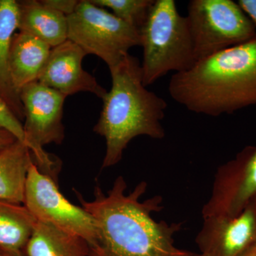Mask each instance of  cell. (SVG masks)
I'll use <instances>...</instances> for the list:
<instances>
[{"instance_id":"6da1fadb","label":"cell","mask_w":256,"mask_h":256,"mask_svg":"<svg viewBox=\"0 0 256 256\" xmlns=\"http://www.w3.org/2000/svg\"><path fill=\"white\" fill-rule=\"evenodd\" d=\"M124 176L114 180L104 193L96 186L94 200L88 202L76 193L82 207L95 220L97 240L89 246V256H192L193 252L178 248L174 236L182 223L156 222L152 214L162 210V198L151 197L141 201L148 188L140 182L126 193Z\"/></svg>"},{"instance_id":"7a4b0ae2","label":"cell","mask_w":256,"mask_h":256,"mask_svg":"<svg viewBox=\"0 0 256 256\" xmlns=\"http://www.w3.org/2000/svg\"><path fill=\"white\" fill-rule=\"evenodd\" d=\"M175 102L197 114L218 117L256 104V35L173 74Z\"/></svg>"},{"instance_id":"3957f363","label":"cell","mask_w":256,"mask_h":256,"mask_svg":"<svg viewBox=\"0 0 256 256\" xmlns=\"http://www.w3.org/2000/svg\"><path fill=\"white\" fill-rule=\"evenodd\" d=\"M110 72L112 86L102 99L100 118L94 128L106 140L102 169L119 163L134 138L163 139L162 121L168 108L164 99L144 86L140 62L136 57L128 54Z\"/></svg>"},{"instance_id":"277c9868","label":"cell","mask_w":256,"mask_h":256,"mask_svg":"<svg viewBox=\"0 0 256 256\" xmlns=\"http://www.w3.org/2000/svg\"><path fill=\"white\" fill-rule=\"evenodd\" d=\"M140 34L144 86L170 72H185L196 63L188 20L180 14L174 0H154Z\"/></svg>"},{"instance_id":"5b68a950","label":"cell","mask_w":256,"mask_h":256,"mask_svg":"<svg viewBox=\"0 0 256 256\" xmlns=\"http://www.w3.org/2000/svg\"><path fill=\"white\" fill-rule=\"evenodd\" d=\"M188 20L196 62L256 35V26L232 0H191Z\"/></svg>"},{"instance_id":"8992f818","label":"cell","mask_w":256,"mask_h":256,"mask_svg":"<svg viewBox=\"0 0 256 256\" xmlns=\"http://www.w3.org/2000/svg\"><path fill=\"white\" fill-rule=\"evenodd\" d=\"M68 40L86 54L97 56L108 66H116L134 46H141L140 30L90 0L79 1L67 16Z\"/></svg>"},{"instance_id":"52a82bcc","label":"cell","mask_w":256,"mask_h":256,"mask_svg":"<svg viewBox=\"0 0 256 256\" xmlns=\"http://www.w3.org/2000/svg\"><path fill=\"white\" fill-rule=\"evenodd\" d=\"M20 95L24 111L25 144L38 170L55 180L58 162L44 146L63 142L64 105L67 96L38 82L24 86Z\"/></svg>"},{"instance_id":"ba28073f","label":"cell","mask_w":256,"mask_h":256,"mask_svg":"<svg viewBox=\"0 0 256 256\" xmlns=\"http://www.w3.org/2000/svg\"><path fill=\"white\" fill-rule=\"evenodd\" d=\"M23 205L38 222L82 237L89 246L97 240L94 218L82 207L67 200L55 180L42 173L34 162L28 169Z\"/></svg>"},{"instance_id":"9c48e42d","label":"cell","mask_w":256,"mask_h":256,"mask_svg":"<svg viewBox=\"0 0 256 256\" xmlns=\"http://www.w3.org/2000/svg\"><path fill=\"white\" fill-rule=\"evenodd\" d=\"M255 196L256 146H247L217 169L202 216H236Z\"/></svg>"},{"instance_id":"30bf717a","label":"cell","mask_w":256,"mask_h":256,"mask_svg":"<svg viewBox=\"0 0 256 256\" xmlns=\"http://www.w3.org/2000/svg\"><path fill=\"white\" fill-rule=\"evenodd\" d=\"M202 254L239 256L256 244V196L238 215L204 218L195 239Z\"/></svg>"},{"instance_id":"8fae6325","label":"cell","mask_w":256,"mask_h":256,"mask_svg":"<svg viewBox=\"0 0 256 256\" xmlns=\"http://www.w3.org/2000/svg\"><path fill=\"white\" fill-rule=\"evenodd\" d=\"M86 55L80 46L68 40L53 47L37 82L66 96L89 92L104 98L107 90L82 68V60Z\"/></svg>"},{"instance_id":"7c38bea8","label":"cell","mask_w":256,"mask_h":256,"mask_svg":"<svg viewBox=\"0 0 256 256\" xmlns=\"http://www.w3.org/2000/svg\"><path fill=\"white\" fill-rule=\"evenodd\" d=\"M18 2V31L36 37L52 48L68 40L67 16L38 0Z\"/></svg>"},{"instance_id":"4fadbf2b","label":"cell","mask_w":256,"mask_h":256,"mask_svg":"<svg viewBox=\"0 0 256 256\" xmlns=\"http://www.w3.org/2000/svg\"><path fill=\"white\" fill-rule=\"evenodd\" d=\"M52 47L24 32H15L10 45V69L16 90L37 82L38 75L50 56Z\"/></svg>"},{"instance_id":"5bb4252c","label":"cell","mask_w":256,"mask_h":256,"mask_svg":"<svg viewBox=\"0 0 256 256\" xmlns=\"http://www.w3.org/2000/svg\"><path fill=\"white\" fill-rule=\"evenodd\" d=\"M18 30V6L16 0H0V99L22 122L24 111L12 80L10 69V45Z\"/></svg>"},{"instance_id":"9a60e30c","label":"cell","mask_w":256,"mask_h":256,"mask_svg":"<svg viewBox=\"0 0 256 256\" xmlns=\"http://www.w3.org/2000/svg\"><path fill=\"white\" fill-rule=\"evenodd\" d=\"M33 162L28 146L20 140L0 152V202L23 204L28 169Z\"/></svg>"},{"instance_id":"2e32d148","label":"cell","mask_w":256,"mask_h":256,"mask_svg":"<svg viewBox=\"0 0 256 256\" xmlns=\"http://www.w3.org/2000/svg\"><path fill=\"white\" fill-rule=\"evenodd\" d=\"M89 250L85 239L37 220L24 252L26 256H89Z\"/></svg>"},{"instance_id":"e0dca14e","label":"cell","mask_w":256,"mask_h":256,"mask_svg":"<svg viewBox=\"0 0 256 256\" xmlns=\"http://www.w3.org/2000/svg\"><path fill=\"white\" fill-rule=\"evenodd\" d=\"M36 222L24 205L0 202V252H24Z\"/></svg>"},{"instance_id":"ac0fdd59","label":"cell","mask_w":256,"mask_h":256,"mask_svg":"<svg viewBox=\"0 0 256 256\" xmlns=\"http://www.w3.org/2000/svg\"><path fill=\"white\" fill-rule=\"evenodd\" d=\"M100 8L112 10L124 22L140 28L146 22L154 0H90Z\"/></svg>"},{"instance_id":"d6986e66","label":"cell","mask_w":256,"mask_h":256,"mask_svg":"<svg viewBox=\"0 0 256 256\" xmlns=\"http://www.w3.org/2000/svg\"><path fill=\"white\" fill-rule=\"evenodd\" d=\"M0 127L14 134L18 140L25 142L23 124L10 110L8 106L0 99ZM25 144V143H24Z\"/></svg>"},{"instance_id":"ffe728a7","label":"cell","mask_w":256,"mask_h":256,"mask_svg":"<svg viewBox=\"0 0 256 256\" xmlns=\"http://www.w3.org/2000/svg\"><path fill=\"white\" fill-rule=\"evenodd\" d=\"M46 6L68 16L74 12L79 1L77 0H42Z\"/></svg>"},{"instance_id":"44dd1931","label":"cell","mask_w":256,"mask_h":256,"mask_svg":"<svg viewBox=\"0 0 256 256\" xmlns=\"http://www.w3.org/2000/svg\"><path fill=\"white\" fill-rule=\"evenodd\" d=\"M238 3L256 26V0H239Z\"/></svg>"},{"instance_id":"7402d4cb","label":"cell","mask_w":256,"mask_h":256,"mask_svg":"<svg viewBox=\"0 0 256 256\" xmlns=\"http://www.w3.org/2000/svg\"><path fill=\"white\" fill-rule=\"evenodd\" d=\"M16 140V138L9 131L0 127V152L14 144Z\"/></svg>"},{"instance_id":"603a6c76","label":"cell","mask_w":256,"mask_h":256,"mask_svg":"<svg viewBox=\"0 0 256 256\" xmlns=\"http://www.w3.org/2000/svg\"><path fill=\"white\" fill-rule=\"evenodd\" d=\"M239 256H256V244Z\"/></svg>"},{"instance_id":"cb8c5ba5","label":"cell","mask_w":256,"mask_h":256,"mask_svg":"<svg viewBox=\"0 0 256 256\" xmlns=\"http://www.w3.org/2000/svg\"><path fill=\"white\" fill-rule=\"evenodd\" d=\"M0 256H26L24 252H0Z\"/></svg>"},{"instance_id":"d4e9b609","label":"cell","mask_w":256,"mask_h":256,"mask_svg":"<svg viewBox=\"0 0 256 256\" xmlns=\"http://www.w3.org/2000/svg\"><path fill=\"white\" fill-rule=\"evenodd\" d=\"M192 256H212L208 255V254H202V252H200V254H193V255Z\"/></svg>"}]
</instances>
